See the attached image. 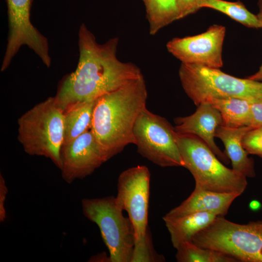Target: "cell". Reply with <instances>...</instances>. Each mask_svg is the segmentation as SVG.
I'll return each mask as SVG.
<instances>
[{"mask_svg":"<svg viewBox=\"0 0 262 262\" xmlns=\"http://www.w3.org/2000/svg\"><path fill=\"white\" fill-rule=\"evenodd\" d=\"M119 42L114 37L98 43L85 24H81L77 67L61 81L54 97L63 112L76 103L95 100L143 75L135 64L117 58Z\"/></svg>","mask_w":262,"mask_h":262,"instance_id":"1","label":"cell"},{"mask_svg":"<svg viewBox=\"0 0 262 262\" xmlns=\"http://www.w3.org/2000/svg\"><path fill=\"white\" fill-rule=\"evenodd\" d=\"M242 144L248 154L262 158V126L249 131L244 137Z\"/></svg>","mask_w":262,"mask_h":262,"instance_id":"22","label":"cell"},{"mask_svg":"<svg viewBox=\"0 0 262 262\" xmlns=\"http://www.w3.org/2000/svg\"><path fill=\"white\" fill-rule=\"evenodd\" d=\"M8 190L3 176L0 174V222H3L6 218L5 203Z\"/></svg>","mask_w":262,"mask_h":262,"instance_id":"25","label":"cell"},{"mask_svg":"<svg viewBox=\"0 0 262 262\" xmlns=\"http://www.w3.org/2000/svg\"><path fill=\"white\" fill-rule=\"evenodd\" d=\"M260 225H261V226L262 228V221H260Z\"/></svg>","mask_w":262,"mask_h":262,"instance_id":"28","label":"cell"},{"mask_svg":"<svg viewBox=\"0 0 262 262\" xmlns=\"http://www.w3.org/2000/svg\"><path fill=\"white\" fill-rule=\"evenodd\" d=\"M150 173L145 165L123 171L117 181L116 199L127 211L134 231L135 245L131 262H161L155 251L147 229Z\"/></svg>","mask_w":262,"mask_h":262,"instance_id":"3","label":"cell"},{"mask_svg":"<svg viewBox=\"0 0 262 262\" xmlns=\"http://www.w3.org/2000/svg\"><path fill=\"white\" fill-rule=\"evenodd\" d=\"M191 241L245 262H262V228L260 221L239 224L217 216Z\"/></svg>","mask_w":262,"mask_h":262,"instance_id":"7","label":"cell"},{"mask_svg":"<svg viewBox=\"0 0 262 262\" xmlns=\"http://www.w3.org/2000/svg\"><path fill=\"white\" fill-rule=\"evenodd\" d=\"M176 132L195 135L202 140L214 153L219 160L226 164L229 159L223 152L214 141L217 128L223 125L219 111L209 102L201 103L196 112L191 115L175 119Z\"/></svg>","mask_w":262,"mask_h":262,"instance_id":"13","label":"cell"},{"mask_svg":"<svg viewBox=\"0 0 262 262\" xmlns=\"http://www.w3.org/2000/svg\"><path fill=\"white\" fill-rule=\"evenodd\" d=\"M179 262H234L237 261L226 254L197 246L191 241L183 243L177 248Z\"/></svg>","mask_w":262,"mask_h":262,"instance_id":"21","label":"cell"},{"mask_svg":"<svg viewBox=\"0 0 262 262\" xmlns=\"http://www.w3.org/2000/svg\"><path fill=\"white\" fill-rule=\"evenodd\" d=\"M260 204L257 201H253L250 204V207L252 210H256L259 207Z\"/></svg>","mask_w":262,"mask_h":262,"instance_id":"27","label":"cell"},{"mask_svg":"<svg viewBox=\"0 0 262 262\" xmlns=\"http://www.w3.org/2000/svg\"><path fill=\"white\" fill-rule=\"evenodd\" d=\"M133 133L142 157L161 167L184 166L174 128L164 117L146 108L135 123Z\"/></svg>","mask_w":262,"mask_h":262,"instance_id":"9","label":"cell"},{"mask_svg":"<svg viewBox=\"0 0 262 262\" xmlns=\"http://www.w3.org/2000/svg\"><path fill=\"white\" fill-rule=\"evenodd\" d=\"M258 5L259 7V13L257 15L260 22L261 28H262V0H258ZM247 78L255 81H262V64L259 70L256 73L248 77Z\"/></svg>","mask_w":262,"mask_h":262,"instance_id":"26","label":"cell"},{"mask_svg":"<svg viewBox=\"0 0 262 262\" xmlns=\"http://www.w3.org/2000/svg\"><path fill=\"white\" fill-rule=\"evenodd\" d=\"M201 0H176L178 20L197 12L200 7Z\"/></svg>","mask_w":262,"mask_h":262,"instance_id":"23","label":"cell"},{"mask_svg":"<svg viewBox=\"0 0 262 262\" xmlns=\"http://www.w3.org/2000/svg\"><path fill=\"white\" fill-rule=\"evenodd\" d=\"M225 34L224 26L213 25L200 34L173 38L166 47L181 63L220 69L223 66L222 51Z\"/></svg>","mask_w":262,"mask_h":262,"instance_id":"11","label":"cell"},{"mask_svg":"<svg viewBox=\"0 0 262 262\" xmlns=\"http://www.w3.org/2000/svg\"><path fill=\"white\" fill-rule=\"evenodd\" d=\"M95 101V100L77 103L64 112L63 146L69 143L91 129Z\"/></svg>","mask_w":262,"mask_h":262,"instance_id":"17","label":"cell"},{"mask_svg":"<svg viewBox=\"0 0 262 262\" xmlns=\"http://www.w3.org/2000/svg\"><path fill=\"white\" fill-rule=\"evenodd\" d=\"M82 208L84 216L98 227L109 252L110 262H131L134 231L116 197L83 198Z\"/></svg>","mask_w":262,"mask_h":262,"instance_id":"8","label":"cell"},{"mask_svg":"<svg viewBox=\"0 0 262 262\" xmlns=\"http://www.w3.org/2000/svg\"><path fill=\"white\" fill-rule=\"evenodd\" d=\"M147 91L142 75L95 100L91 130L110 159L135 144V123L146 107Z\"/></svg>","mask_w":262,"mask_h":262,"instance_id":"2","label":"cell"},{"mask_svg":"<svg viewBox=\"0 0 262 262\" xmlns=\"http://www.w3.org/2000/svg\"><path fill=\"white\" fill-rule=\"evenodd\" d=\"M109 159L90 129L62 146L60 168L62 177L66 182L72 183L90 175Z\"/></svg>","mask_w":262,"mask_h":262,"instance_id":"12","label":"cell"},{"mask_svg":"<svg viewBox=\"0 0 262 262\" xmlns=\"http://www.w3.org/2000/svg\"><path fill=\"white\" fill-rule=\"evenodd\" d=\"M239 196L237 193L217 192L195 186L190 196L166 215L179 217L196 212H209L224 216L232 202Z\"/></svg>","mask_w":262,"mask_h":262,"instance_id":"14","label":"cell"},{"mask_svg":"<svg viewBox=\"0 0 262 262\" xmlns=\"http://www.w3.org/2000/svg\"><path fill=\"white\" fill-rule=\"evenodd\" d=\"M217 216L209 212H196L179 217L165 215L163 219L176 249L184 242L190 241L198 232L207 227Z\"/></svg>","mask_w":262,"mask_h":262,"instance_id":"16","label":"cell"},{"mask_svg":"<svg viewBox=\"0 0 262 262\" xmlns=\"http://www.w3.org/2000/svg\"><path fill=\"white\" fill-rule=\"evenodd\" d=\"M252 129L262 126V98L252 104L248 126Z\"/></svg>","mask_w":262,"mask_h":262,"instance_id":"24","label":"cell"},{"mask_svg":"<svg viewBox=\"0 0 262 262\" xmlns=\"http://www.w3.org/2000/svg\"><path fill=\"white\" fill-rule=\"evenodd\" d=\"M180 152L187 168L194 178L196 186L201 189L221 193L244 192L246 177L229 169L220 161L211 149L199 138L176 132Z\"/></svg>","mask_w":262,"mask_h":262,"instance_id":"5","label":"cell"},{"mask_svg":"<svg viewBox=\"0 0 262 262\" xmlns=\"http://www.w3.org/2000/svg\"><path fill=\"white\" fill-rule=\"evenodd\" d=\"M179 76L184 92L197 106L213 98H262V82L236 78L219 68L181 63Z\"/></svg>","mask_w":262,"mask_h":262,"instance_id":"6","label":"cell"},{"mask_svg":"<svg viewBox=\"0 0 262 262\" xmlns=\"http://www.w3.org/2000/svg\"><path fill=\"white\" fill-rule=\"evenodd\" d=\"M142 0L150 35H155L163 28L178 20L176 0Z\"/></svg>","mask_w":262,"mask_h":262,"instance_id":"19","label":"cell"},{"mask_svg":"<svg viewBox=\"0 0 262 262\" xmlns=\"http://www.w3.org/2000/svg\"><path fill=\"white\" fill-rule=\"evenodd\" d=\"M200 7L209 8L220 12L247 27L261 28L257 15L249 11L241 1L201 0Z\"/></svg>","mask_w":262,"mask_h":262,"instance_id":"20","label":"cell"},{"mask_svg":"<svg viewBox=\"0 0 262 262\" xmlns=\"http://www.w3.org/2000/svg\"><path fill=\"white\" fill-rule=\"evenodd\" d=\"M256 99L229 98H213L208 101L220 113L222 125L237 128L248 126L251 106Z\"/></svg>","mask_w":262,"mask_h":262,"instance_id":"18","label":"cell"},{"mask_svg":"<svg viewBox=\"0 0 262 262\" xmlns=\"http://www.w3.org/2000/svg\"><path fill=\"white\" fill-rule=\"evenodd\" d=\"M9 32L0 68L5 70L23 46L37 55L48 67L51 65L47 38L33 26L30 20L32 0H6Z\"/></svg>","mask_w":262,"mask_h":262,"instance_id":"10","label":"cell"},{"mask_svg":"<svg viewBox=\"0 0 262 262\" xmlns=\"http://www.w3.org/2000/svg\"><path fill=\"white\" fill-rule=\"evenodd\" d=\"M252 129L246 126L231 128L220 125L215 135L224 144L226 154L231 162L232 169L246 178L255 176L254 161L248 156V153L242 144L244 137Z\"/></svg>","mask_w":262,"mask_h":262,"instance_id":"15","label":"cell"},{"mask_svg":"<svg viewBox=\"0 0 262 262\" xmlns=\"http://www.w3.org/2000/svg\"><path fill=\"white\" fill-rule=\"evenodd\" d=\"M17 139L24 151L50 159L59 169L63 144L64 112L54 97L36 104L19 117Z\"/></svg>","mask_w":262,"mask_h":262,"instance_id":"4","label":"cell"}]
</instances>
